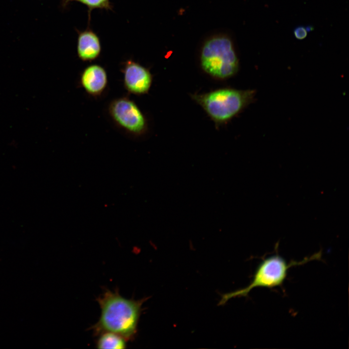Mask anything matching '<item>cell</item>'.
Segmentation results:
<instances>
[{
  "label": "cell",
  "mask_w": 349,
  "mask_h": 349,
  "mask_svg": "<svg viewBox=\"0 0 349 349\" xmlns=\"http://www.w3.org/2000/svg\"><path fill=\"white\" fill-rule=\"evenodd\" d=\"M96 345L98 349H117L126 348L127 341L120 335L111 332L100 334Z\"/></svg>",
  "instance_id": "9"
},
{
  "label": "cell",
  "mask_w": 349,
  "mask_h": 349,
  "mask_svg": "<svg viewBox=\"0 0 349 349\" xmlns=\"http://www.w3.org/2000/svg\"><path fill=\"white\" fill-rule=\"evenodd\" d=\"M147 298L127 299L119 293L107 289L96 299L101 309L98 321L90 328L95 335L105 332L117 334L127 341L136 337L143 304Z\"/></svg>",
  "instance_id": "1"
},
{
  "label": "cell",
  "mask_w": 349,
  "mask_h": 349,
  "mask_svg": "<svg viewBox=\"0 0 349 349\" xmlns=\"http://www.w3.org/2000/svg\"><path fill=\"white\" fill-rule=\"evenodd\" d=\"M305 28L307 32L312 31L314 30L313 27L311 26H308Z\"/></svg>",
  "instance_id": "12"
},
{
  "label": "cell",
  "mask_w": 349,
  "mask_h": 349,
  "mask_svg": "<svg viewBox=\"0 0 349 349\" xmlns=\"http://www.w3.org/2000/svg\"><path fill=\"white\" fill-rule=\"evenodd\" d=\"M293 32L296 39L302 40L306 37L308 32L305 27L301 26L296 27L294 29Z\"/></svg>",
  "instance_id": "11"
},
{
  "label": "cell",
  "mask_w": 349,
  "mask_h": 349,
  "mask_svg": "<svg viewBox=\"0 0 349 349\" xmlns=\"http://www.w3.org/2000/svg\"><path fill=\"white\" fill-rule=\"evenodd\" d=\"M124 85L130 94L140 95L147 94L153 76L145 67L132 61H128L122 69Z\"/></svg>",
  "instance_id": "6"
},
{
  "label": "cell",
  "mask_w": 349,
  "mask_h": 349,
  "mask_svg": "<svg viewBox=\"0 0 349 349\" xmlns=\"http://www.w3.org/2000/svg\"><path fill=\"white\" fill-rule=\"evenodd\" d=\"M79 82L88 95L95 97L99 96L108 85L107 72L100 65H89L82 71L80 74Z\"/></svg>",
  "instance_id": "7"
},
{
  "label": "cell",
  "mask_w": 349,
  "mask_h": 349,
  "mask_svg": "<svg viewBox=\"0 0 349 349\" xmlns=\"http://www.w3.org/2000/svg\"><path fill=\"white\" fill-rule=\"evenodd\" d=\"M100 45L98 37L94 33L86 32L79 38L78 54L83 61H91L96 58L100 52Z\"/></svg>",
  "instance_id": "8"
},
{
  "label": "cell",
  "mask_w": 349,
  "mask_h": 349,
  "mask_svg": "<svg viewBox=\"0 0 349 349\" xmlns=\"http://www.w3.org/2000/svg\"><path fill=\"white\" fill-rule=\"evenodd\" d=\"M92 8H102L108 6V0H76Z\"/></svg>",
  "instance_id": "10"
},
{
  "label": "cell",
  "mask_w": 349,
  "mask_h": 349,
  "mask_svg": "<svg viewBox=\"0 0 349 349\" xmlns=\"http://www.w3.org/2000/svg\"><path fill=\"white\" fill-rule=\"evenodd\" d=\"M255 90L225 88L202 94L191 95L210 118L217 124L226 123L252 102Z\"/></svg>",
  "instance_id": "2"
},
{
  "label": "cell",
  "mask_w": 349,
  "mask_h": 349,
  "mask_svg": "<svg viewBox=\"0 0 349 349\" xmlns=\"http://www.w3.org/2000/svg\"><path fill=\"white\" fill-rule=\"evenodd\" d=\"M108 111L113 122L128 133L139 136L146 132V118L137 105L129 98L113 99L109 105Z\"/></svg>",
  "instance_id": "5"
},
{
  "label": "cell",
  "mask_w": 349,
  "mask_h": 349,
  "mask_svg": "<svg viewBox=\"0 0 349 349\" xmlns=\"http://www.w3.org/2000/svg\"><path fill=\"white\" fill-rule=\"evenodd\" d=\"M200 63L206 73L220 79L233 76L239 67L232 42L225 36H215L205 43L201 52Z\"/></svg>",
  "instance_id": "3"
},
{
  "label": "cell",
  "mask_w": 349,
  "mask_h": 349,
  "mask_svg": "<svg viewBox=\"0 0 349 349\" xmlns=\"http://www.w3.org/2000/svg\"><path fill=\"white\" fill-rule=\"evenodd\" d=\"M320 256L318 253L302 261H292L289 263L279 255L270 256L259 264L250 285L244 288L222 294L218 305L224 304L232 298L246 296L255 287L272 288L280 286L286 280L290 268L305 264L311 260L317 259Z\"/></svg>",
  "instance_id": "4"
}]
</instances>
